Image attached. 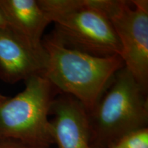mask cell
<instances>
[{
	"label": "cell",
	"instance_id": "cell-1",
	"mask_svg": "<svg viewBox=\"0 0 148 148\" xmlns=\"http://www.w3.org/2000/svg\"><path fill=\"white\" fill-rule=\"evenodd\" d=\"M46 60L43 76L59 92L93 109L115 74L124 66L119 56L98 57L67 47L50 35L42 38Z\"/></svg>",
	"mask_w": 148,
	"mask_h": 148
},
{
	"label": "cell",
	"instance_id": "cell-2",
	"mask_svg": "<svg viewBox=\"0 0 148 148\" xmlns=\"http://www.w3.org/2000/svg\"><path fill=\"white\" fill-rule=\"evenodd\" d=\"M87 113L92 146L109 148L129 133L147 127V90L124 66Z\"/></svg>",
	"mask_w": 148,
	"mask_h": 148
},
{
	"label": "cell",
	"instance_id": "cell-3",
	"mask_svg": "<svg viewBox=\"0 0 148 148\" xmlns=\"http://www.w3.org/2000/svg\"><path fill=\"white\" fill-rule=\"evenodd\" d=\"M38 1L55 24L51 36L62 45L98 57H121V44L110 21L91 0Z\"/></svg>",
	"mask_w": 148,
	"mask_h": 148
},
{
	"label": "cell",
	"instance_id": "cell-4",
	"mask_svg": "<svg viewBox=\"0 0 148 148\" xmlns=\"http://www.w3.org/2000/svg\"><path fill=\"white\" fill-rule=\"evenodd\" d=\"M25 83L21 92L0 104V138L49 148L55 141L49 115L59 91L41 75Z\"/></svg>",
	"mask_w": 148,
	"mask_h": 148
},
{
	"label": "cell",
	"instance_id": "cell-5",
	"mask_svg": "<svg viewBox=\"0 0 148 148\" xmlns=\"http://www.w3.org/2000/svg\"><path fill=\"white\" fill-rule=\"evenodd\" d=\"M106 16L121 46L125 68L148 88V1L91 0Z\"/></svg>",
	"mask_w": 148,
	"mask_h": 148
},
{
	"label": "cell",
	"instance_id": "cell-6",
	"mask_svg": "<svg viewBox=\"0 0 148 148\" xmlns=\"http://www.w3.org/2000/svg\"><path fill=\"white\" fill-rule=\"evenodd\" d=\"M50 121L55 143L58 148H95L92 146L88 113L81 103L61 93L55 98Z\"/></svg>",
	"mask_w": 148,
	"mask_h": 148
},
{
	"label": "cell",
	"instance_id": "cell-7",
	"mask_svg": "<svg viewBox=\"0 0 148 148\" xmlns=\"http://www.w3.org/2000/svg\"><path fill=\"white\" fill-rule=\"evenodd\" d=\"M46 56L27 45L8 27H0V79L9 84L43 75Z\"/></svg>",
	"mask_w": 148,
	"mask_h": 148
},
{
	"label": "cell",
	"instance_id": "cell-8",
	"mask_svg": "<svg viewBox=\"0 0 148 148\" xmlns=\"http://www.w3.org/2000/svg\"><path fill=\"white\" fill-rule=\"evenodd\" d=\"M8 28L32 49L46 56L42 47V34L51 23L38 0H0Z\"/></svg>",
	"mask_w": 148,
	"mask_h": 148
},
{
	"label": "cell",
	"instance_id": "cell-9",
	"mask_svg": "<svg viewBox=\"0 0 148 148\" xmlns=\"http://www.w3.org/2000/svg\"><path fill=\"white\" fill-rule=\"evenodd\" d=\"M117 143L125 148H148V128L145 127L129 133Z\"/></svg>",
	"mask_w": 148,
	"mask_h": 148
},
{
	"label": "cell",
	"instance_id": "cell-10",
	"mask_svg": "<svg viewBox=\"0 0 148 148\" xmlns=\"http://www.w3.org/2000/svg\"><path fill=\"white\" fill-rule=\"evenodd\" d=\"M0 148H40L25 145L18 140L10 138H0Z\"/></svg>",
	"mask_w": 148,
	"mask_h": 148
},
{
	"label": "cell",
	"instance_id": "cell-11",
	"mask_svg": "<svg viewBox=\"0 0 148 148\" xmlns=\"http://www.w3.org/2000/svg\"><path fill=\"white\" fill-rule=\"evenodd\" d=\"M0 27H3V28L8 27V26H7L6 21H5V18L4 16H3L1 10H0Z\"/></svg>",
	"mask_w": 148,
	"mask_h": 148
},
{
	"label": "cell",
	"instance_id": "cell-12",
	"mask_svg": "<svg viewBox=\"0 0 148 148\" xmlns=\"http://www.w3.org/2000/svg\"><path fill=\"white\" fill-rule=\"evenodd\" d=\"M8 97H7V96L3 95L0 93V104H1V103H2L4 101L6 100V99H8Z\"/></svg>",
	"mask_w": 148,
	"mask_h": 148
},
{
	"label": "cell",
	"instance_id": "cell-13",
	"mask_svg": "<svg viewBox=\"0 0 148 148\" xmlns=\"http://www.w3.org/2000/svg\"><path fill=\"white\" fill-rule=\"evenodd\" d=\"M109 148H125V147H123V146L120 145V144H119L118 143H116V144H114V145H113L112 146H111V147H109Z\"/></svg>",
	"mask_w": 148,
	"mask_h": 148
}]
</instances>
